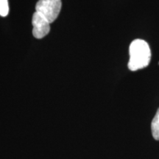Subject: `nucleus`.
I'll return each mask as SVG.
<instances>
[{
	"instance_id": "obj_4",
	"label": "nucleus",
	"mask_w": 159,
	"mask_h": 159,
	"mask_svg": "<svg viewBox=\"0 0 159 159\" xmlns=\"http://www.w3.org/2000/svg\"><path fill=\"white\" fill-rule=\"evenodd\" d=\"M151 130L153 138L156 140L159 141V108L151 123Z\"/></svg>"
},
{
	"instance_id": "obj_3",
	"label": "nucleus",
	"mask_w": 159,
	"mask_h": 159,
	"mask_svg": "<svg viewBox=\"0 0 159 159\" xmlns=\"http://www.w3.org/2000/svg\"><path fill=\"white\" fill-rule=\"evenodd\" d=\"M33 35L35 39H41L45 37L50 31V23L41 13L35 11L32 19Z\"/></svg>"
},
{
	"instance_id": "obj_5",
	"label": "nucleus",
	"mask_w": 159,
	"mask_h": 159,
	"mask_svg": "<svg viewBox=\"0 0 159 159\" xmlns=\"http://www.w3.org/2000/svg\"><path fill=\"white\" fill-rule=\"evenodd\" d=\"M9 13V5L7 0H0V16H7Z\"/></svg>"
},
{
	"instance_id": "obj_2",
	"label": "nucleus",
	"mask_w": 159,
	"mask_h": 159,
	"mask_svg": "<svg viewBox=\"0 0 159 159\" xmlns=\"http://www.w3.org/2000/svg\"><path fill=\"white\" fill-rule=\"evenodd\" d=\"M62 2L61 0H39L35 5V11L52 23L58 17Z\"/></svg>"
},
{
	"instance_id": "obj_1",
	"label": "nucleus",
	"mask_w": 159,
	"mask_h": 159,
	"mask_svg": "<svg viewBox=\"0 0 159 159\" xmlns=\"http://www.w3.org/2000/svg\"><path fill=\"white\" fill-rule=\"evenodd\" d=\"M129 54L128 68L131 71L145 68L150 62V48L148 43L142 39H136L132 41L129 47Z\"/></svg>"
}]
</instances>
